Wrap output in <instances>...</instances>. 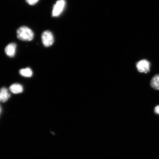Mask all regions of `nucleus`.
<instances>
[{
    "label": "nucleus",
    "instance_id": "1",
    "mask_svg": "<svg viewBox=\"0 0 159 159\" xmlns=\"http://www.w3.org/2000/svg\"><path fill=\"white\" fill-rule=\"evenodd\" d=\"M17 38L20 40L30 41L34 37V33L28 27L23 26L19 28L17 31Z\"/></svg>",
    "mask_w": 159,
    "mask_h": 159
},
{
    "label": "nucleus",
    "instance_id": "2",
    "mask_svg": "<svg viewBox=\"0 0 159 159\" xmlns=\"http://www.w3.org/2000/svg\"><path fill=\"white\" fill-rule=\"evenodd\" d=\"M43 44L44 47H48L53 44L54 41V37L52 33L49 30L43 31L41 35Z\"/></svg>",
    "mask_w": 159,
    "mask_h": 159
},
{
    "label": "nucleus",
    "instance_id": "3",
    "mask_svg": "<svg viewBox=\"0 0 159 159\" xmlns=\"http://www.w3.org/2000/svg\"><path fill=\"white\" fill-rule=\"evenodd\" d=\"M66 2L65 0H59L53 6L52 11L53 17H57L61 14L65 7Z\"/></svg>",
    "mask_w": 159,
    "mask_h": 159
},
{
    "label": "nucleus",
    "instance_id": "4",
    "mask_svg": "<svg viewBox=\"0 0 159 159\" xmlns=\"http://www.w3.org/2000/svg\"><path fill=\"white\" fill-rule=\"evenodd\" d=\"M136 67L139 72L148 73L150 71V63L146 60H142L137 63Z\"/></svg>",
    "mask_w": 159,
    "mask_h": 159
},
{
    "label": "nucleus",
    "instance_id": "5",
    "mask_svg": "<svg viewBox=\"0 0 159 159\" xmlns=\"http://www.w3.org/2000/svg\"><path fill=\"white\" fill-rule=\"evenodd\" d=\"M17 45L15 43H11L6 47L5 51L6 54L10 57H13L15 55Z\"/></svg>",
    "mask_w": 159,
    "mask_h": 159
},
{
    "label": "nucleus",
    "instance_id": "6",
    "mask_svg": "<svg viewBox=\"0 0 159 159\" xmlns=\"http://www.w3.org/2000/svg\"><path fill=\"white\" fill-rule=\"evenodd\" d=\"M11 95L8 90L5 87H3L0 89V102H5L8 100Z\"/></svg>",
    "mask_w": 159,
    "mask_h": 159
},
{
    "label": "nucleus",
    "instance_id": "7",
    "mask_svg": "<svg viewBox=\"0 0 159 159\" xmlns=\"http://www.w3.org/2000/svg\"><path fill=\"white\" fill-rule=\"evenodd\" d=\"M10 90L13 94H19L23 91V87L20 84H14L11 85L9 88Z\"/></svg>",
    "mask_w": 159,
    "mask_h": 159
},
{
    "label": "nucleus",
    "instance_id": "8",
    "mask_svg": "<svg viewBox=\"0 0 159 159\" xmlns=\"http://www.w3.org/2000/svg\"><path fill=\"white\" fill-rule=\"evenodd\" d=\"M150 85L152 88L159 90V74H156L152 77L150 81Z\"/></svg>",
    "mask_w": 159,
    "mask_h": 159
},
{
    "label": "nucleus",
    "instance_id": "9",
    "mask_svg": "<svg viewBox=\"0 0 159 159\" xmlns=\"http://www.w3.org/2000/svg\"><path fill=\"white\" fill-rule=\"evenodd\" d=\"M20 74L23 76L31 77L33 75V71L29 68L21 69L19 71Z\"/></svg>",
    "mask_w": 159,
    "mask_h": 159
},
{
    "label": "nucleus",
    "instance_id": "10",
    "mask_svg": "<svg viewBox=\"0 0 159 159\" xmlns=\"http://www.w3.org/2000/svg\"><path fill=\"white\" fill-rule=\"evenodd\" d=\"M39 1V0H25L26 2L31 5H35Z\"/></svg>",
    "mask_w": 159,
    "mask_h": 159
},
{
    "label": "nucleus",
    "instance_id": "11",
    "mask_svg": "<svg viewBox=\"0 0 159 159\" xmlns=\"http://www.w3.org/2000/svg\"><path fill=\"white\" fill-rule=\"evenodd\" d=\"M154 112L156 114L159 115V105L155 107Z\"/></svg>",
    "mask_w": 159,
    "mask_h": 159
},
{
    "label": "nucleus",
    "instance_id": "12",
    "mask_svg": "<svg viewBox=\"0 0 159 159\" xmlns=\"http://www.w3.org/2000/svg\"><path fill=\"white\" fill-rule=\"evenodd\" d=\"M1 107H0V114H1Z\"/></svg>",
    "mask_w": 159,
    "mask_h": 159
}]
</instances>
